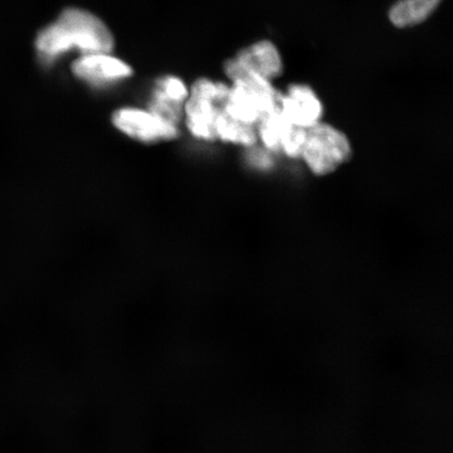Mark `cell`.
Masks as SVG:
<instances>
[{"instance_id": "obj_13", "label": "cell", "mask_w": 453, "mask_h": 453, "mask_svg": "<svg viewBox=\"0 0 453 453\" xmlns=\"http://www.w3.org/2000/svg\"><path fill=\"white\" fill-rule=\"evenodd\" d=\"M305 139H307V129L292 126L281 142L280 152L288 157L298 160L302 157Z\"/></svg>"}, {"instance_id": "obj_12", "label": "cell", "mask_w": 453, "mask_h": 453, "mask_svg": "<svg viewBox=\"0 0 453 453\" xmlns=\"http://www.w3.org/2000/svg\"><path fill=\"white\" fill-rule=\"evenodd\" d=\"M292 124L279 109L272 111L260 120L257 126L258 142L271 152H280L283 138Z\"/></svg>"}, {"instance_id": "obj_10", "label": "cell", "mask_w": 453, "mask_h": 453, "mask_svg": "<svg viewBox=\"0 0 453 453\" xmlns=\"http://www.w3.org/2000/svg\"><path fill=\"white\" fill-rule=\"evenodd\" d=\"M443 0H399L389 10L388 19L396 27L422 24L432 16Z\"/></svg>"}, {"instance_id": "obj_1", "label": "cell", "mask_w": 453, "mask_h": 453, "mask_svg": "<svg viewBox=\"0 0 453 453\" xmlns=\"http://www.w3.org/2000/svg\"><path fill=\"white\" fill-rule=\"evenodd\" d=\"M115 41L104 21L88 11L67 9L35 39L39 59L45 64L77 50L82 55L111 53Z\"/></svg>"}, {"instance_id": "obj_8", "label": "cell", "mask_w": 453, "mask_h": 453, "mask_svg": "<svg viewBox=\"0 0 453 453\" xmlns=\"http://www.w3.org/2000/svg\"><path fill=\"white\" fill-rule=\"evenodd\" d=\"M73 76L94 85L120 82L132 76L133 70L126 61L111 53H90L73 62Z\"/></svg>"}, {"instance_id": "obj_3", "label": "cell", "mask_w": 453, "mask_h": 453, "mask_svg": "<svg viewBox=\"0 0 453 453\" xmlns=\"http://www.w3.org/2000/svg\"><path fill=\"white\" fill-rule=\"evenodd\" d=\"M280 97V93L271 81L246 76L229 85L224 111L236 120L257 127L262 119L279 109Z\"/></svg>"}, {"instance_id": "obj_7", "label": "cell", "mask_w": 453, "mask_h": 453, "mask_svg": "<svg viewBox=\"0 0 453 453\" xmlns=\"http://www.w3.org/2000/svg\"><path fill=\"white\" fill-rule=\"evenodd\" d=\"M280 110L292 126L304 129L321 122L325 111L319 95L305 84H293L280 93Z\"/></svg>"}, {"instance_id": "obj_9", "label": "cell", "mask_w": 453, "mask_h": 453, "mask_svg": "<svg viewBox=\"0 0 453 453\" xmlns=\"http://www.w3.org/2000/svg\"><path fill=\"white\" fill-rule=\"evenodd\" d=\"M189 88L182 79L165 76L158 79L149 102V110L158 117L178 126L184 116V105Z\"/></svg>"}, {"instance_id": "obj_4", "label": "cell", "mask_w": 453, "mask_h": 453, "mask_svg": "<svg viewBox=\"0 0 453 453\" xmlns=\"http://www.w3.org/2000/svg\"><path fill=\"white\" fill-rule=\"evenodd\" d=\"M353 155L352 144L342 130L326 122L307 129L302 160L317 177L335 173Z\"/></svg>"}, {"instance_id": "obj_6", "label": "cell", "mask_w": 453, "mask_h": 453, "mask_svg": "<svg viewBox=\"0 0 453 453\" xmlns=\"http://www.w3.org/2000/svg\"><path fill=\"white\" fill-rule=\"evenodd\" d=\"M282 71L281 56L271 42L254 43L225 65L226 75L231 82L246 76H257L272 82L281 75Z\"/></svg>"}, {"instance_id": "obj_11", "label": "cell", "mask_w": 453, "mask_h": 453, "mask_svg": "<svg viewBox=\"0 0 453 453\" xmlns=\"http://www.w3.org/2000/svg\"><path fill=\"white\" fill-rule=\"evenodd\" d=\"M217 140L251 149L258 143L257 127L236 120L223 110L215 126Z\"/></svg>"}, {"instance_id": "obj_2", "label": "cell", "mask_w": 453, "mask_h": 453, "mask_svg": "<svg viewBox=\"0 0 453 453\" xmlns=\"http://www.w3.org/2000/svg\"><path fill=\"white\" fill-rule=\"evenodd\" d=\"M229 85L201 78L192 84L184 105L187 129L197 140L217 141L215 126L224 110Z\"/></svg>"}, {"instance_id": "obj_5", "label": "cell", "mask_w": 453, "mask_h": 453, "mask_svg": "<svg viewBox=\"0 0 453 453\" xmlns=\"http://www.w3.org/2000/svg\"><path fill=\"white\" fill-rule=\"evenodd\" d=\"M111 123L119 132L142 143L172 141L180 134L179 127L164 120L149 109L139 107H121L112 113Z\"/></svg>"}]
</instances>
